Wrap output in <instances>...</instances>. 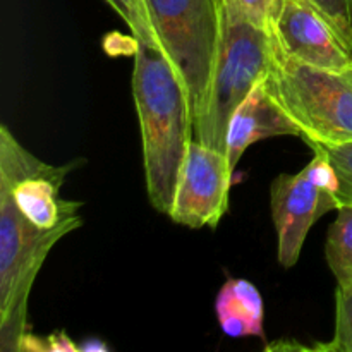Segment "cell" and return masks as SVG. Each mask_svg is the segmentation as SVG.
<instances>
[{"mask_svg": "<svg viewBox=\"0 0 352 352\" xmlns=\"http://www.w3.org/2000/svg\"><path fill=\"white\" fill-rule=\"evenodd\" d=\"M133 96L143 140L148 198L157 212L168 217L195 134L188 89L157 45L138 41L134 48Z\"/></svg>", "mask_w": 352, "mask_h": 352, "instance_id": "obj_1", "label": "cell"}, {"mask_svg": "<svg viewBox=\"0 0 352 352\" xmlns=\"http://www.w3.org/2000/svg\"><path fill=\"white\" fill-rule=\"evenodd\" d=\"M85 223L72 212L52 229H40L17 208L0 184V351L23 352L30 333L28 302L38 272L52 248Z\"/></svg>", "mask_w": 352, "mask_h": 352, "instance_id": "obj_2", "label": "cell"}, {"mask_svg": "<svg viewBox=\"0 0 352 352\" xmlns=\"http://www.w3.org/2000/svg\"><path fill=\"white\" fill-rule=\"evenodd\" d=\"M265 85L309 146L352 143V64L339 71L313 67L274 43Z\"/></svg>", "mask_w": 352, "mask_h": 352, "instance_id": "obj_3", "label": "cell"}, {"mask_svg": "<svg viewBox=\"0 0 352 352\" xmlns=\"http://www.w3.org/2000/svg\"><path fill=\"white\" fill-rule=\"evenodd\" d=\"M272 54L270 31L223 19L215 71L201 110L192 120L196 141L226 151L230 119L254 86L265 81Z\"/></svg>", "mask_w": 352, "mask_h": 352, "instance_id": "obj_4", "label": "cell"}, {"mask_svg": "<svg viewBox=\"0 0 352 352\" xmlns=\"http://www.w3.org/2000/svg\"><path fill=\"white\" fill-rule=\"evenodd\" d=\"M158 47L184 82L192 120L201 110L222 38L220 0H144Z\"/></svg>", "mask_w": 352, "mask_h": 352, "instance_id": "obj_5", "label": "cell"}, {"mask_svg": "<svg viewBox=\"0 0 352 352\" xmlns=\"http://www.w3.org/2000/svg\"><path fill=\"white\" fill-rule=\"evenodd\" d=\"M298 174H280L272 182V219L277 232V256L284 268L299 261L308 232L316 220L340 206L339 179L320 148Z\"/></svg>", "mask_w": 352, "mask_h": 352, "instance_id": "obj_6", "label": "cell"}, {"mask_svg": "<svg viewBox=\"0 0 352 352\" xmlns=\"http://www.w3.org/2000/svg\"><path fill=\"white\" fill-rule=\"evenodd\" d=\"M234 170L226 151L189 143L168 219L188 229H215L229 208Z\"/></svg>", "mask_w": 352, "mask_h": 352, "instance_id": "obj_7", "label": "cell"}, {"mask_svg": "<svg viewBox=\"0 0 352 352\" xmlns=\"http://www.w3.org/2000/svg\"><path fill=\"white\" fill-rule=\"evenodd\" d=\"M270 33L282 54L302 64L333 71L352 64V50L309 0H284Z\"/></svg>", "mask_w": 352, "mask_h": 352, "instance_id": "obj_8", "label": "cell"}, {"mask_svg": "<svg viewBox=\"0 0 352 352\" xmlns=\"http://www.w3.org/2000/svg\"><path fill=\"white\" fill-rule=\"evenodd\" d=\"M275 136L302 138V133L270 95L265 81H261L237 107L229 122L226 155L230 168L236 172L237 164L248 148L258 141Z\"/></svg>", "mask_w": 352, "mask_h": 352, "instance_id": "obj_9", "label": "cell"}, {"mask_svg": "<svg viewBox=\"0 0 352 352\" xmlns=\"http://www.w3.org/2000/svg\"><path fill=\"white\" fill-rule=\"evenodd\" d=\"M215 315L226 336L265 339L263 298L250 280L229 278L217 296Z\"/></svg>", "mask_w": 352, "mask_h": 352, "instance_id": "obj_10", "label": "cell"}, {"mask_svg": "<svg viewBox=\"0 0 352 352\" xmlns=\"http://www.w3.org/2000/svg\"><path fill=\"white\" fill-rule=\"evenodd\" d=\"M325 256L337 284H352V203L337 208L327 236Z\"/></svg>", "mask_w": 352, "mask_h": 352, "instance_id": "obj_11", "label": "cell"}, {"mask_svg": "<svg viewBox=\"0 0 352 352\" xmlns=\"http://www.w3.org/2000/svg\"><path fill=\"white\" fill-rule=\"evenodd\" d=\"M284 0H220L223 19L272 31Z\"/></svg>", "mask_w": 352, "mask_h": 352, "instance_id": "obj_12", "label": "cell"}, {"mask_svg": "<svg viewBox=\"0 0 352 352\" xmlns=\"http://www.w3.org/2000/svg\"><path fill=\"white\" fill-rule=\"evenodd\" d=\"M316 347L330 352H352V284L337 285L336 333L332 342Z\"/></svg>", "mask_w": 352, "mask_h": 352, "instance_id": "obj_13", "label": "cell"}, {"mask_svg": "<svg viewBox=\"0 0 352 352\" xmlns=\"http://www.w3.org/2000/svg\"><path fill=\"white\" fill-rule=\"evenodd\" d=\"M117 14L124 19V23L129 26L133 38L144 43L157 45L158 41L155 36V31L148 19L146 3L144 0H105ZM160 48V47H158Z\"/></svg>", "mask_w": 352, "mask_h": 352, "instance_id": "obj_14", "label": "cell"}, {"mask_svg": "<svg viewBox=\"0 0 352 352\" xmlns=\"http://www.w3.org/2000/svg\"><path fill=\"white\" fill-rule=\"evenodd\" d=\"M311 148H320L327 155L329 162L339 179V201L340 205L352 203V143L337 144V146H322L313 144Z\"/></svg>", "mask_w": 352, "mask_h": 352, "instance_id": "obj_15", "label": "cell"}, {"mask_svg": "<svg viewBox=\"0 0 352 352\" xmlns=\"http://www.w3.org/2000/svg\"><path fill=\"white\" fill-rule=\"evenodd\" d=\"M352 50V0H309Z\"/></svg>", "mask_w": 352, "mask_h": 352, "instance_id": "obj_16", "label": "cell"}]
</instances>
